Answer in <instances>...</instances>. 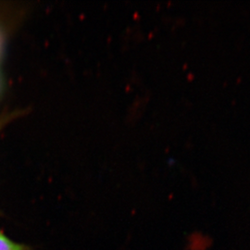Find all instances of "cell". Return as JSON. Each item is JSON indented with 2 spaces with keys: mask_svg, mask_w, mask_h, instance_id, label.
<instances>
[{
  "mask_svg": "<svg viewBox=\"0 0 250 250\" xmlns=\"http://www.w3.org/2000/svg\"><path fill=\"white\" fill-rule=\"evenodd\" d=\"M0 250H29L26 246L11 240L0 231Z\"/></svg>",
  "mask_w": 250,
  "mask_h": 250,
  "instance_id": "cell-1",
  "label": "cell"
}]
</instances>
